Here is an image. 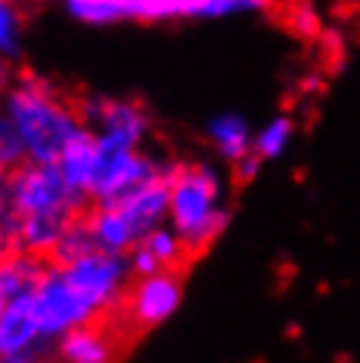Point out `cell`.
<instances>
[{
    "label": "cell",
    "mask_w": 360,
    "mask_h": 363,
    "mask_svg": "<svg viewBox=\"0 0 360 363\" xmlns=\"http://www.w3.org/2000/svg\"><path fill=\"white\" fill-rule=\"evenodd\" d=\"M86 206L89 201L68 185L56 163L25 160L0 185V243L50 259L65 225Z\"/></svg>",
    "instance_id": "cell-1"
},
{
    "label": "cell",
    "mask_w": 360,
    "mask_h": 363,
    "mask_svg": "<svg viewBox=\"0 0 360 363\" xmlns=\"http://www.w3.org/2000/svg\"><path fill=\"white\" fill-rule=\"evenodd\" d=\"M0 114L25 142L28 160L56 163L62 148L86 130L77 99H71L56 80L40 71H19L4 96Z\"/></svg>",
    "instance_id": "cell-2"
},
{
    "label": "cell",
    "mask_w": 360,
    "mask_h": 363,
    "mask_svg": "<svg viewBox=\"0 0 360 363\" xmlns=\"http://www.w3.org/2000/svg\"><path fill=\"white\" fill-rule=\"evenodd\" d=\"M167 222L179 231L191 256H203L231 222L228 179L210 160H182L167 172Z\"/></svg>",
    "instance_id": "cell-3"
},
{
    "label": "cell",
    "mask_w": 360,
    "mask_h": 363,
    "mask_svg": "<svg viewBox=\"0 0 360 363\" xmlns=\"http://www.w3.org/2000/svg\"><path fill=\"white\" fill-rule=\"evenodd\" d=\"M169 210V194H167V179H154L148 185L130 191L120 201L111 203H89L86 206V225L93 231V240L99 250L108 252H127L142 240V234L167 222Z\"/></svg>",
    "instance_id": "cell-4"
},
{
    "label": "cell",
    "mask_w": 360,
    "mask_h": 363,
    "mask_svg": "<svg viewBox=\"0 0 360 363\" xmlns=\"http://www.w3.org/2000/svg\"><path fill=\"white\" fill-rule=\"evenodd\" d=\"M182 298H185V280L179 268L139 274L130 280L114 320L120 323V330L127 335L151 333L157 326H164L167 320H173L179 308H182Z\"/></svg>",
    "instance_id": "cell-5"
},
{
    "label": "cell",
    "mask_w": 360,
    "mask_h": 363,
    "mask_svg": "<svg viewBox=\"0 0 360 363\" xmlns=\"http://www.w3.org/2000/svg\"><path fill=\"white\" fill-rule=\"evenodd\" d=\"M80 117L86 130L102 145H120V148H145L154 121L151 111L139 99L127 96H105V93H86L77 99Z\"/></svg>",
    "instance_id": "cell-6"
},
{
    "label": "cell",
    "mask_w": 360,
    "mask_h": 363,
    "mask_svg": "<svg viewBox=\"0 0 360 363\" xmlns=\"http://www.w3.org/2000/svg\"><path fill=\"white\" fill-rule=\"evenodd\" d=\"M173 160L157 157L145 148H120L99 142V167L89 188V203H111L154 179H167Z\"/></svg>",
    "instance_id": "cell-7"
},
{
    "label": "cell",
    "mask_w": 360,
    "mask_h": 363,
    "mask_svg": "<svg viewBox=\"0 0 360 363\" xmlns=\"http://www.w3.org/2000/svg\"><path fill=\"white\" fill-rule=\"evenodd\" d=\"M31 305L40 320V330L47 333V339H52V342L80 323L105 320V317H99V311L89 305V298L71 284L65 268L52 265V262H47L40 280L31 289Z\"/></svg>",
    "instance_id": "cell-8"
},
{
    "label": "cell",
    "mask_w": 360,
    "mask_h": 363,
    "mask_svg": "<svg viewBox=\"0 0 360 363\" xmlns=\"http://www.w3.org/2000/svg\"><path fill=\"white\" fill-rule=\"evenodd\" d=\"M68 19L86 28H114L123 22L160 25L191 19L194 0H59Z\"/></svg>",
    "instance_id": "cell-9"
},
{
    "label": "cell",
    "mask_w": 360,
    "mask_h": 363,
    "mask_svg": "<svg viewBox=\"0 0 360 363\" xmlns=\"http://www.w3.org/2000/svg\"><path fill=\"white\" fill-rule=\"evenodd\" d=\"M62 268L71 277V284L89 298V305L99 311V317H114L120 311L123 293H127V286L133 280L127 256L108 252V250H93L84 259L62 265Z\"/></svg>",
    "instance_id": "cell-10"
},
{
    "label": "cell",
    "mask_w": 360,
    "mask_h": 363,
    "mask_svg": "<svg viewBox=\"0 0 360 363\" xmlns=\"http://www.w3.org/2000/svg\"><path fill=\"white\" fill-rule=\"evenodd\" d=\"M56 342L47 339L34 314L31 293L13 296L0 311V363H34L52 357Z\"/></svg>",
    "instance_id": "cell-11"
},
{
    "label": "cell",
    "mask_w": 360,
    "mask_h": 363,
    "mask_svg": "<svg viewBox=\"0 0 360 363\" xmlns=\"http://www.w3.org/2000/svg\"><path fill=\"white\" fill-rule=\"evenodd\" d=\"M127 339L130 335L120 330V323L114 317L89 320V323H80L74 330H68L65 335H59L52 357L62 363H108L123 354Z\"/></svg>",
    "instance_id": "cell-12"
},
{
    "label": "cell",
    "mask_w": 360,
    "mask_h": 363,
    "mask_svg": "<svg viewBox=\"0 0 360 363\" xmlns=\"http://www.w3.org/2000/svg\"><path fill=\"white\" fill-rule=\"evenodd\" d=\"M194 256L188 252L185 240L179 238V231L169 222L157 225V228H151L148 234H142V240L127 252V262H130L133 277L154 274V271H164V268L185 271V265Z\"/></svg>",
    "instance_id": "cell-13"
},
{
    "label": "cell",
    "mask_w": 360,
    "mask_h": 363,
    "mask_svg": "<svg viewBox=\"0 0 360 363\" xmlns=\"http://www.w3.org/2000/svg\"><path fill=\"white\" fill-rule=\"evenodd\" d=\"M253 133L256 126L237 111H219L206 121V142L215 160L231 167L240 157H247L253 151Z\"/></svg>",
    "instance_id": "cell-14"
},
{
    "label": "cell",
    "mask_w": 360,
    "mask_h": 363,
    "mask_svg": "<svg viewBox=\"0 0 360 363\" xmlns=\"http://www.w3.org/2000/svg\"><path fill=\"white\" fill-rule=\"evenodd\" d=\"M56 167H59L62 176H65L68 185L89 201V188H93L96 167H99V142H96V135L89 130L74 135V139H71L56 157Z\"/></svg>",
    "instance_id": "cell-15"
},
{
    "label": "cell",
    "mask_w": 360,
    "mask_h": 363,
    "mask_svg": "<svg viewBox=\"0 0 360 363\" xmlns=\"http://www.w3.org/2000/svg\"><path fill=\"white\" fill-rule=\"evenodd\" d=\"M296 142V121L293 114H274L268 117L262 126H256L253 133V151L262 157L265 163H274L286 157V151Z\"/></svg>",
    "instance_id": "cell-16"
},
{
    "label": "cell",
    "mask_w": 360,
    "mask_h": 363,
    "mask_svg": "<svg viewBox=\"0 0 360 363\" xmlns=\"http://www.w3.org/2000/svg\"><path fill=\"white\" fill-rule=\"evenodd\" d=\"M274 0H194L191 19L197 22H222V19H249L265 16Z\"/></svg>",
    "instance_id": "cell-17"
},
{
    "label": "cell",
    "mask_w": 360,
    "mask_h": 363,
    "mask_svg": "<svg viewBox=\"0 0 360 363\" xmlns=\"http://www.w3.org/2000/svg\"><path fill=\"white\" fill-rule=\"evenodd\" d=\"M93 250H99V247L93 240V231H89V225H86V216H77V219L68 222L65 231L59 234L56 247L50 252V262L52 265H71V262L84 259L86 252H93Z\"/></svg>",
    "instance_id": "cell-18"
},
{
    "label": "cell",
    "mask_w": 360,
    "mask_h": 363,
    "mask_svg": "<svg viewBox=\"0 0 360 363\" xmlns=\"http://www.w3.org/2000/svg\"><path fill=\"white\" fill-rule=\"evenodd\" d=\"M283 25L299 40H317L323 34V16L317 10V4H308V0H286Z\"/></svg>",
    "instance_id": "cell-19"
},
{
    "label": "cell",
    "mask_w": 360,
    "mask_h": 363,
    "mask_svg": "<svg viewBox=\"0 0 360 363\" xmlns=\"http://www.w3.org/2000/svg\"><path fill=\"white\" fill-rule=\"evenodd\" d=\"M25 47V16L16 0H0V52L19 62Z\"/></svg>",
    "instance_id": "cell-20"
},
{
    "label": "cell",
    "mask_w": 360,
    "mask_h": 363,
    "mask_svg": "<svg viewBox=\"0 0 360 363\" xmlns=\"http://www.w3.org/2000/svg\"><path fill=\"white\" fill-rule=\"evenodd\" d=\"M0 160H4L10 169L28 160V154H25V142H22V135L16 133V126H13L10 121H6L4 114H0Z\"/></svg>",
    "instance_id": "cell-21"
},
{
    "label": "cell",
    "mask_w": 360,
    "mask_h": 363,
    "mask_svg": "<svg viewBox=\"0 0 360 363\" xmlns=\"http://www.w3.org/2000/svg\"><path fill=\"white\" fill-rule=\"evenodd\" d=\"M262 167H265V160L259 157L256 151H249L247 157H240L237 163H231V172H234V179H237V182H253Z\"/></svg>",
    "instance_id": "cell-22"
},
{
    "label": "cell",
    "mask_w": 360,
    "mask_h": 363,
    "mask_svg": "<svg viewBox=\"0 0 360 363\" xmlns=\"http://www.w3.org/2000/svg\"><path fill=\"white\" fill-rule=\"evenodd\" d=\"M16 74H19V68H16V59H10V56H4V52H0V96L10 89Z\"/></svg>",
    "instance_id": "cell-23"
},
{
    "label": "cell",
    "mask_w": 360,
    "mask_h": 363,
    "mask_svg": "<svg viewBox=\"0 0 360 363\" xmlns=\"http://www.w3.org/2000/svg\"><path fill=\"white\" fill-rule=\"evenodd\" d=\"M6 302H10V286H6L4 271H0V311H4V308H6Z\"/></svg>",
    "instance_id": "cell-24"
},
{
    "label": "cell",
    "mask_w": 360,
    "mask_h": 363,
    "mask_svg": "<svg viewBox=\"0 0 360 363\" xmlns=\"http://www.w3.org/2000/svg\"><path fill=\"white\" fill-rule=\"evenodd\" d=\"M0 252H6V247H4V243H0Z\"/></svg>",
    "instance_id": "cell-25"
},
{
    "label": "cell",
    "mask_w": 360,
    "mask_h": 363,
    "mask_svg": "<svg viewBox=\"0 0 360 363\" xmlns=\"http://www.w3.org/2000/svg\"><path fill=\"white\" fill-rule=\"evenodd\" d=\"M308 4H317V0H308Z\"/></svg>",
    "instance_id": "cell-26"
}]
</instances>
